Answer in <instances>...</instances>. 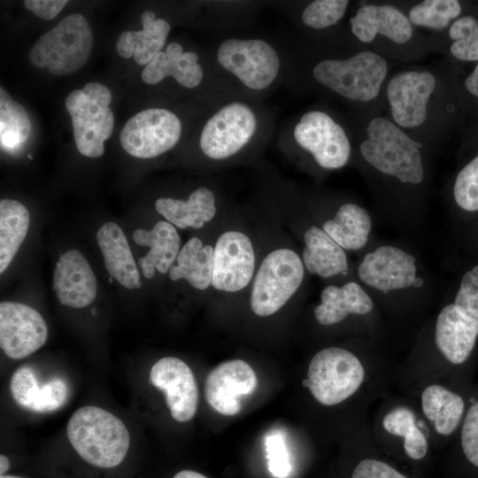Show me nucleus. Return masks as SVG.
<instances>
[{"mask_svg": "<svg viewBox=\"0 0 478 478\" xmlns=\"http://www.w3.org/2000/svg\"><path fill=\"white\" fill-rule=\"evenodd\" d=\"M439 91L438 77L425 69L403 70L390 76L384 94L390 119L412 135L431 118L433 103Z\"/></svg>", "mask_w": 478, "mask_h": 478, "instance_id": "423d86ee", "label": "nucleus"}, {"mask_svg": "<svg viewBox=\"0 0 478 478\" xmlns=\"http://www.w3.org/2000/svg\"><path fill=\"white\" fill-rule=\"evenodd\" d=\"M96 241L110 275L127 289L140 288L137 266L120 226L114 222L104 224L96 233Z\"/></svg>", "mask_w": 478, "mask_h": 478, "instance_id": "b1692460", "label": "nucleus"}, {"mask_svg": "<svg viewBox=\"0 0 478 478\" xmlns=\"http://www.w3.org/2000/svg\"><path fill=\"white\" fill-rule=\"evenodd\" d=\"M53 289L61 305L83 308L96 296V280L86 258L77 250L61 255L53 274Z\"/></svg>", "mask_w": 478, "mask_h": 478, "instance_id": "6ab92c4d", "label": "nucleus"}, {"mask_svg": "<svg viewBox=\"0 0 478 478\" xmlns=\"http://www.w3.org/2000/svg\"><path fill=\"white\" fill-rule=\"evenodd\" d=\"M351 478H407L385 462L366 459L355 467Z\"/></svg>", "mask_w": 478, "mask_h": 478, "instance_id": "79ce46f5", "label": "nucleus"}, {"mask_svg": "<svg viewBox=\"0 0 478 478\" xmlns=\"http://www.w3.org/2000/svg\"><path fill=\"white\" fill-rule=\"evenodd\" d=\"M384 429L393 436L404 437V449L412 459H423L428 451V442L415 424L412 411L405 407L396 408L382 420Z\"/></svg>", "mask_w": 478, "mask_h": 478, "instance_id": "473e14b6", "label": "nucleus"}, {"mask_svg": "<svg viewBox=\"0 0 478 478\" xmlns=\"http://www.w3.org/2000/svg\"><path fill=\"white\" fill-rule=\"evenodd\" d=\"M213 249L212 286L225 292H236L248 286L255 268L250 238L240 231H227L219 236Z\"/></svg>", "mask_w": 478, "mask_h": 478, "instance_id": "2eb2a0df", "label": "nucleus"}, {"mask_svg": "<svg viewBox=\"0 0 478 478\" xmlns=\"http://www.w3.org/2000/svg\"><path fill=\"white\" fill-rule=\"evenodd\" d=\"M364 379V366L355 354L340 347H328L312 357L302 383L320 404L331 406L355 394Z\"/></svg>", "mask_w": 478, "mask_h": 478, "instance_id": "0eeeda50", "label": "nucleus"}, {"mask_svg": "<svg viewBox=\"0 0 478 478\" xmlns=\"http://www.w3.org/2000/svg\"><path fill=\"white\" fill-rule=\"evenodd\" d=\"M452 41L451 54L462 61H478V20L472 16H462L448 28Z\"/></svg>", "mask_w": 478, "mask_h": 478, "instance_id": "f704fd0d", "label": "nucleus"}, {"mask_svg": "<svg viewBox=\"0 0 478 478\" xmlns=\"http://www.w3.org/2000/svg\"><path fill=\"white\" fill-rule=\"evenodd\" d=\"M143 29L124 31L117 39L116 50L124 58L134 57L141 65H148L161 51L171 29L164 19H156L152 11H144L141 15Z\"/></svg>", "mask_w": 478, "mask_h": 478, "instance_id": "393cba45", "label": "nucleus"}, {"mask_svg": "<svg viewBox=\"0 0 478 478\" xmlns=\"http://www.w3.org/2000/svg\"><path fill=\"white\" fill-rule=\"evenodd\" d=\"M197 53L183 52L180 43L172 42L166 51L158 52L143 69L141 77L147 84H157L172 76L181 86L192 89L200 84L203 68L197 62Z\"/></svg>", "mask_w": 478, "mask_h": 478, "instance_id": "412c9836", "label": "nucleus"}, {"mask_svg": "<svg viewBox=\"0 0 478 478\" xmlns=\"http://www.w3.org/2000/svg\"><path fill=\"white\" fill-rule=\"evenodd\" d=\"M181 135V123L173 112L150 108L136 113L126 122L120 140L129 155L151 158L172 149Z\"/></svg>", "mask_w": 478, "mask_h": 478, "instance_id": "9b49d317", "label": "nucleus"}, {"mask_svg": "<svg viewBox=\"0 0 478 478\" xmlns=\"http://www.w3.org/2000/svg\"><path fill=\"white\" fill-rule=\"evenodd\" d=\"M461 445L468 461L478 466V402L470 406L465 417Z\"/></svg>", "mask_w": 478, "mask_h": 478, "instance_id": "a19ab883", "label": "nucleus"}, {"mask_svg": "<svg viewBox=\"0 0 478 478\" xmlns=\"http://www.w3.org/2000/svg\"><path fill=\"white\" fill-rule=\"evenodd\" d=\"M30 215L19 202L0 201V273L9 266L23 243L29 227Z\"/></svg>", "mask_w": 478, "mask_h": 478, "instance_id": "7c9ffc66", "label": "nucleus"}, {"mask_svg": "<svg viewBox=\"0 0 478 478\" xmlns=\"http://www.w3.org/2000/svg\"><path fill=\"white\" fill-rule=\"evenodd\" d=\"M322 228L344 251H358L369 239L372 220L361 205L346 203L338 208L332 219L324 222Z\"/></svg>", "mask_w": 478, "mask_h": 478, "instance_id": "cd10ccee", "label": "nucleus"}, {"mask_svg": "<svg viewBox=\"0 0 478 478\" xmlns=\"http://www.w3.org/2000/svg\"><path fill=\"white\" fill-rule=\"evenodd\" d=\"M112 93L98 82L87 83L70 92L65 106L71 116L74 143L79 152L89 158L104 154V143L113 130L114 115L109 107Z\"/></svg>", "mask_w": 478, "mask_h": 478, "instance_id": "39448f33", "label": "nucleus"}, {"mask_svg": "<svg viewBox=\"0 0 478 478\" xmlns=\"http://www.w3.org/2000/svg\"><path fill=\"white\" fill-rule=\"evenodd\" d=\"M92 48L91 27L83 15L75 12L39 37L30 50L29 59L53 75H66L86 64Z\"/></svg>", "mask_w": 478, "mask_h": 478, "instance_id": "20e7f679", "label": "nucleus"}, {"mask_svg": "<svg viewBox=\"0 0 478 478\" xmlns=\"http://www.w3.org/2000/svg\"><path fill=\"white\" fill-rule=\"evenodd\" d=\"M48 337V328L42 315L21 303L0 304V346L12 359H21L42 348Z\"/></svg>", "mask_w": 478, "mask_h": 478, "instance_id": "4468645a", "label": "nucleus"}, {"mask_svg": "<svg viewBox=\"0 0 478 478\" xmlns=\"http://www.w3.org/2000/svg\"><path fill=\"white\" fill-rule=\"evenodd\" d=\"M460 287L478 289V265L467 271L462 277Z\"/></svg>", "mask_w": 478, "mask_h": 478, "instance_id": "49530a36", "label": "nucleus"}, {"mask_svg": "<svg viewBox=\"0 0 478 478\" xmlns=\"http://www.w3.org/2000/svg\"><path fill=\"white\" fill-rule=\"evenodd\" d=\"M466 89L478 98V63L473 72L465 80Z\"/></svg>", "mask_w": 478, "mask_h": 478, "instance_id": "a18cd8bd", "label": "nucleus"}, {"mask_svg": "<svg viewBox=\"0 0 478 478\" xmlns=\"http://www.w3.org/2000/svg\"><path fill=\"white\" fill-rule=\"evenodd\" d=\"M358 145L362 158L374 170L403 184L420 185L425 178L423 144L390 118L375 115L366 124Z\"/></svg>", "mask_w": 478, "mask_h": 478, "instance_id": "f257e3e1", "label": "nucleus"}, {"mask_svg": "<svg viewBox=\"0 0 478 478\" xmlns=\"http://www.w3.org/2000/svg\"><path fill=\"white\" fill-rule=\"evenodd\" d=\"M358 276L366 286L383 293L424 284L418 275L416 258L393 245H381L366 253L358 267Z\"/></svg>", "mask_w": 478, "mask_h": 478, "instance_id": "ddd939ff", "label": "nucleus"}, {"mask_svg": "<svg viewBox=\"0 0 478 478\" xmlns=\"http://www.w3.org/2000/svg\"><path fill=\"white\" fill-rule=\"evenodd\" d=\"M461 11L457 0H424L411 6L406 15L413 27L438 32L459 19Z\"/></svg>", "mask_w": 478, "mask_h": 478, "instance_id": "2f4dec72", "label": "nucleus"}, {"mask_svg": "<svg viewBox=\"0 0 478 478\" xmlns=\"http://www.w3.org/2000/svg\"><path fill=\"white\" fill-rule=\"evenodd\" d=\"M453 304L467 316L478 320V289L460 287Z\"/></svg>", "mask_w": 478, "mask_h": 478, "instance_id": "c03bdc74", "label": "nucleus"}, {"mask_svg": "<svg viewBox=\"0 0 478 478\" xmlns=\"http://www.w3.org/2000/svg\"><path fill=\"white\" fill-rule=\"evenodd\" d=\"M72 447L87 463L100 468L119 466L130 446L124 422L113 413L94 405L77 409L66 425Z\"/></svg>", "mask_w": 478, "mask_h": 478, "instance_id": "f03ea898", "label": "nucleus"}, {"mask_svg": "<svg viewBox=\"0 0 478 478\" xmlns=\"http://www.w3.org/2000/svg\"><path fill=\"white\" fill-rule=\"evenodd\" d=\"M374 309V302L357 282L338 287L328 285L320 293V304L314 308L316 320L323 326L341 322L350 314L365 315Z\"/></svg>", "mask_w": 478, "mask_h": 478, "instance_id": "4be33fe9", "label": "nucleus"}, {"mask_svg": "<svg viewBox=\"0 0 478 478\" xmlns=\"http://www.w3.org/2000/svg\"><path fill=\"white\" fill-rule=\"evenodd\" d=\"M150 383L165 394L172 418L178 422L193 419L198 403V389L190 367L181 359L165 357L150 368Z\"/></svg>", "mask_w": 478, "mask_h": 478, "instance_id": "dca6fc26", "label": "nucleus"}, {"mask_svg": "<svg viewBox=\"0 0 478 478\" xmlns=\"http://www.w3.org/2000/svg\"><path fill=\"white\" fill-rule=\"evenodd\" d=\"M173 478H208L205 475L192 470H182L178 472Z\"/></svg>", "mask_w": 478, "mask_h": 478, "instance_id": "de8ad7c7", "label": "nucleus"}, {"mask_svg": "<svg viewBox=\"0 0 478 478\" xmlns=\"http://www.w3.org/2000/svg\"><path fill=\"white\" fill-rule=\"evenodd\" d=\"M349 21L353 35L365 44L382 36L392 44L402 46L414 35V27L406 13L389 4H361Z\"/></svg>", "mask_w": 478, "mask_h": 478, "instance_id": "a211bd4d", "label": "nucleus"}, {"mask_svg": "<svg viewBox=\"0 0 478 478\" xmlns=\"http://www.w3.org/2000/svg\"><path fill=\"white\" fill-rule=\"evenodd\" d=\"M68 386L60 377H54L41 385L38 396L31 411L52 412L60 408L67 399Z\"/></svg>", "mask_w": 478, "mask_h": 478, "instance_id": "58836bf2", "label": "nucleus"}, {"mask_svg": "<svg viewBox=\"0 0 478 478\" xmlns=\"http://www.w3.org/2000/svg\"><path fill=\"white\" fill-rule=\"evenodd\" d=\"M304 263L288 248L270 252L262 261L254 278L251 308L262 317L278 312L297 292L304 275Z\"/></svg>", "mask_w": 478, "mask_h": 478, "instance_id": "6e6552de", "label": "nucleus"}, {"mask_svg": "<svg viewBox=\"0 0 478 478\" xmlns=\"http://www.w3.org/2000/svg\"><path fill=\"white\" fill-rule=\"evenodd\" d=\"M425 416L434 421L436 431L451 435L459 426L465 409L463 398L441 385L428 386L421 394Z\"/></svg>", "mask_w": 478, "mask_h": 478, "instance_id": "c756f323", "label": "nucleus"}, {"mask_svg": "<svg viewBox=\"0 0 478 478\" xmlns=\"http://www.w3.org/2000/svg\"><path fill=\"white\" fill-rule=\"evenodd\" d=\"M389 73L387 59L372 50H362L347 58H326L312 68L320 85L346 100L374 102L385 86Z\"/></svg>", "mask_w": 478, "mask_h": 478, "instance_id": "7ed1b4c3", "label": "nucleus"}, {"mask_svg": "<svg viewBox=\"0 0 478 478\" xmlns=\"http://www.w3.org/2000/svg\"><path fill=\"white\" fill-rule=\"evenodd\" d=\"M10 468V460L9 459L4 455L1 454L0 456V474L1 475H4L8 469Z\"/></svg>", "mask_w": 478, "mask_h": 478, "instance_id": "09e8293b", "label": "nucleus"}, {"mask_svg": "<svg viewBox=\"0 0 478 478\" xmlns=\"http://www.w3.org/2000/svg\"><path fill=\"white\" fill-rule=\"evenodd\" d=\"M478 336V320L467 316L456 305H445L435 327V341L442 355L451 363H464L474 350Z\"/></svg>", "mask_w": 478, "mask_h": 478, "instance_id": "aec40b11", "label": "nucleus"}, {"mask_svg": "<svg viewBox=\"0 0 478 478\" xmlns=\"http://www.w3.org/2000/svg\"><path fill=\"white\" fill-rule=\"evenodd\" d=\"M220 66L255 90L268 88L280 70L275 50L260 39H227L217 50Z\"/></svg>", "mask_w": 478, "mask_h": 478, "instance_id": "1a4fd4ad", "label": "nucleus"}, {"mask_svg": "<svg viewBox=\"0 0 478 478\" xmlns=\"http://www.w3.org/2000/svg\"><path fill=\"white\" fill-rule=\"evenodd\" d=\"M453 197L461 209L467 212L478 211V155L457 174Z\"/></svg>", "mask_w": 478, "mask_h": 478, "instance_id": "e433bc0d", "label": "nucleus"}, {"mask_svg": "<svg viewBox=\"0 0 478 478\" xmlns=\"http://www.w3.org/2000/svg\"><path fill=\"white\" fill-rule=\"evenodd\" d=\"M267 466L270 473L279 478L286 477L291 465L284 441L280 435H273L266 440Z\"/></svg>", "mask_w": 478, "mask_h": 478, "instance_id": "ea45409f", "label": "nucleus"}, {"mask_svg": "<svg viewBox=\"0 0 478 478\" xmlns=\"http://www.w3.org/2000/svg\"><path fill=\"white\" fill-rule=\"evenodd\" d=\"M155 209L169 223L181 229L202 227L213 219L217 211L215 196L206 187L194 190L187 200L158 198Z\"/></svg>", "mask_w": 478, "mask_h": 478, "instance_id": "a878e982", "label": "nucleus"}, {"mask_svg": "<svg viewBox=\"0 0 478 478\" xmlns=\"http://www.w3.org/2000/svg\"><path fill=\"white\" fill-rule=\"evenodd\" d=\"M213 252L212 246L204 245L199 238L192 237L180 250L177 265L168 272L170 279H184L197 289H206L212 282Z\"/></svg>", "mask_w": 478, "mask_h": 478, "instance_id": "c85d7f7f", "label": "nucleus"}, {"mask_svg": "<svg viewBox=\"0 0 478 478\" xmlns=\"http://www.w3.org/2000/svg\"><path fill=\"white\" fill-rule=\"evenodd\" d=\"M297 143L322 168L336 170L348 163L351 144L344 128L320 110L305 112L294 127Z\"/></svg>", "mask_w": 478, "mask_h": 478, "instance_id": "9d476101", "label": "nucleus"}, {"mask_svg": "<svg viewBox=\"0 0 478 478\" xmlns=\"http://www.w3.org/2000/svg\"><path fill=\"white\" fill-rule=\"evenodd\" d=\"M304 241L302 260L310 274L328 278L347 272L345 251L323 228L310 227L304 235Z\"/></svg>", "mask_w": 478, "mask_h": 478, "instance_id": "bb28decb", "label": "nucleus"}, {"mask_svg": "<svg viewBox=\"0 0 478 478\" xmlns=\"http://www.w3.org/2000/svg\"><path fill=\"white\" fill-rule=\"evenodd\" d=\"M257 126L251 107L241 102L230 103L206 121L200 135V148L212 159L230 158L249 143Z\"/></svg>", "mask_w": 478, "mask_h": 478, "instance_id": "f8f14e48", "label": "nucleus"}, {"mask_svg": "<svg viewBox=\"0 0 478 478\" xmlns=\"http://www.w3.org/2000/svg\"><path fill=\"white\" fill-rule=\"evenodd\" d=\"M67 4L66 0H26L25 7L38 18L51 19L56 17Z\"/></svg>", "mask_w": 478, "mask_h": 478, "instance_id": "37998d69", "label": "nucleus"}, {"mask_svg": "<svg viewBox=\"0 0 478 478\" xmlns=\"http://www.w3.org/2000/svg\"><path fill=\"white\" fill-rule=\"evenodd\" d=\"M41 385H39L35 373L28 366L18 368L10 380V390L15 402L28 410H31L37 398Z\"/></svg>", "mask_w": 478, "mask_h": 478, "instance_id": "4c0bfd02", "label": "nucleus"}, {"mask_svg": "<svg viewBox=\"0 0 478 478\" xmlns=\"http://www.w3.org/2000/svg\"><path fill=\"white\" fill-rule=\"evenodd\" d=\"M257 376L252 367L242 359L220 363L207 374L204 397L208 405L226 416L240 412L239 397L251 395L256 389Z\"/></svg>", "mask_w": 478, "mask_h": 478, "instance_id": "f3484780", "label": "nucleus"}, {"mask_svg": "<svg viewBox=\"0 0 478 478\" xmlns=\"http://www.w3.org/2000/svg\"><path fill=\"white\" fill-rule=\"evenodd\" d=\"M135 243L150 247V251L139 260L144 277L150 279L155 270L169 272L180 251L181 238L174 227L160 220L150 230L136 229L133 234Z\"/></svg>", "mask_w": 478, "mask_h": 478, "instance_id": "5701e85b", "label": "nucleus"}, {"mask_svg": "<svg viewBox=\"0 0 478 478\" xmlns=\"http://www.w3.org/2000/svg\"><path fill=\"white\" fill-rule=\"evenodd\" d=\"M31 132V122L25 109L9 94L0 89L1 144L13 148L25 143Z\"/></svg>", "mask_w": 478, "mask_h": 478, "instance_id": "72a5a7b5", "label": "nucleus"}, {"mask_svg": "<svg viewBox=\"0 0 478 478\" xmlns=\"http://www.w3.org/2000/svg\"><path fill=\"white\" fill-rule=\"evenodd\" d=\"M347 0H315L302 12L303 23L313 29H324L336 24L345 14Z\"/></svg>", "mask_w": 478, "mask_h": 478, "instance_id": "c9c22d12", "label": "nucleus"}, {"mask_svg": "<svg viewBox=\"0 0 478 478\" xmlns=\"http://www.w3.org/2000/svg\"><path fill=\"white\" fill-rule=\"evenodd\" d=\"M0 478H21V477H19V476H14V475H1Z\"/></svg>", "mask_w": 478, "mask_h": 478, "instance_id": "8fccbe9b", "label": "nucleus"}]
</instances>
